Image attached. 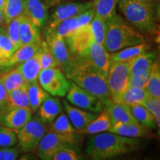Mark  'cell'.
<instances>
[{"label":"cell","mask_w":160,"mask_h":160,"mask_svg":"<svg viewBox=\"0 0 160 160\" xmlns=\"http://www.w3.org/2000/svg\"><path fill=\"white\" fill-rule=\"evenodd\" d=\"M3 24H5V15H4L3 9H0V27H1Z\"/></svg>","instance_id":"cell-48"},{"label":"cell","mask_w":160,"mask_h":160,"mask_svg":"<svg viewBox=\"0 0 160 160\" xmlns=\"http://www.w3.org/2000/svg\"><path fill=\"white\" fill-rule=\"evenodd\" d=\"M105 108V111L108 113L112 125L116 122L139 123L132 114L131 108L128 105L111 102Z\"/></svg>","instance_id":"cell-17"},{"label":"cell","mask_w":160,"mask_h":160,"mask_svg":"<svg viewBox=\"0 0 160 160\" xmlns=\"http://www.w3.org/2000/svg\"><path fill=\"white\" fill-rule=\"evenodd\" d=\"M119 0H93L92 8L95 15L107 22L117 14V7Z\"/></svg>","instance_id":"cell-27"},{"label":"cell","mask_w":160,"mask_h":160,"mask_svg":"<svg viewBox=\"0 0 160 160\" xmlns=\"http://www.w3.org/2000/svg\"><path fill=\"white\" fill-rule=\"evenodd\" d=\"M37 80L45 91L55 97H65L70 88V81L58 67L41 70Z\"/></svg>","instance_id":"cell-6"},{"label":"cell","mask_w":160,"mask_h":160,"mask_svg":"<svg viewBox=\"0 0 160 160\" xmlns=\"http://www.w3.org/2000/svg\"><path fill=\"white\" fill-rule=\"evenodd\" d=\"M57 67L59 68V65L57 59L50 49L47 42L42 41L41 55V70Z\"/></svg>","instance_id":"cell-39"},{"label":"cell","mask_w":160,"mask_h":160,"mask_svg":"<svg viewBox=\"0 0 160 160\" xmlns=\"http://www.w3.org/2000/svg\"><path fill=\"white\" fill-rule=\"evenodd\" d=\"M156 60V54L148 50L142 52L140 54L131 59L130 66V73L131 75L138 74L145 71L151 67Z\"/></svg>","instance_id":"cell-24"},{"label":"cell","mask_w":160,"mask_h":160,"mask_svg":"<svg viewBox=\"0 0 160 160\" xmlns=\"http://www.w3.org/2000/svg\"><path fill=\"white\" fill-rule=\"evenodd\" d=\"M139 145L137 138L124 137L105 131L90 137L86 153L93 159H108L134 151L139 148Z\"/></svg>","instance_id":"cell-2"},{"label":"cell","mask_w":160,"mask_h":160,"mask_svg":"<svg viewBox=\"0 0 160 160\" xmlns=\"http://www.w3.org/2000/svg\"><path fill=\"white\" fill-rule=\"evenodd\" d=\"M145 90L150 97L160 99V67L155 60L151 66V72Z\"/></svg>","instance_id":"cell-33"},{"label":"cell","mask_w":160,"mask_h":160,"mask_svg":"<svg viewBox=\"0 0 160 160\" xmlns=\"http://www.w3.org/2000/svg\"><path fill=\"white\" fill-rule=\"evenodd\" d=\"M131 61L115 62L110 67L106 82L113 102L119 103L123 93L128 88Z\"/></svg>","instance_id":"cell-5"},{"label":"cell","mask_w":160,"mask_h":160,"mask_svg":"<svg viewBox=\"0 0 160 160\" xmlns=\"http://www.w3.org/2000/svg\"><path fill=\"white\" fill-rule=\"evenodd\" d=\"M0 81L8 92L19 88L27 83L17 68L10 70L5 73H0Z\"/></svg>","instance_id":"cell-31"},{"label":"cell","mask_w":160,"mask_h":160,"mask_svg":"<svg viewBox=\"0 0 160 160\" xmlns=\"http://www.w3.org/2000/svg\"><path fill=\"white\" fill-rule=\"evenodd\" d=\"M90 23L77 27L65 37L66 44L71 54L82 53L95 42Z\"/></svg>","instance_id":"cell-11"},{"label":"cell","mask_w":160,"mask_h":160,"mask_svg":"<svg viewBox=\"0 0 160 160\" xmlns=\"http://www.w3.org/2000/svg\"><path fill=\"white\" fill-rule=\"evenodd\" d=\"M61 69H64L71 59V53L66 44L65 37H53L46 40Z\"/></svg>","instance_id":"cell-18"},{"label":"cell","mask_w":160,"mask_h":160,"mask_svg":"<svg viewBox=\"0 0 160 160\" xmlns=\"http://www.w3.org/2000/svg\"><path fill=\"white\" fill-rule=\"evenodd\" d=\"M41 55L42 47L34 56L28 60L19 64L17 68L27 83L37 81L38 76L41 71Z\"/></svg>","instance_id":"cell-19"},{"label":"cell","mask_w":160,"mask_h":160,"mask_svg":"<svg viewBox=\"0 0 160 160\" xmlns=\"http://www.w3.org/2000/svg\"><path fill=\"white\" fill-rule=\"evenodd\" d=\"M71 144L72 143L65 137L53 131H49L45 133L38 144L37 155L41 159L51 160L52 157L57 151Z\"/></svg>","instance_id":"cell-12"},{"label":"cell","mask_w":160,"mask_h":160,"mask_svg":"<svg viewBox=\"0 0 160 160\" xmlns=\"http://www.w3.org/2000/svg\"><path fill=\"white\" fill-rule=\"evenodd\" d=\"M17 142V131L5 127V126L0 125V147H12L15 145Z\"/></svg>","instance_id":"cell-40"},{"label":"cell","mask_w":160,"mask_h":160,"mask_svg":"<svg viewBox=\"0 0 160 160\" xmlns=\"http://www.w3.org/2000/svg\"><path fill=\"white\" fill-rule=\"evenodd\" d=\"M111 119L106 111L102 112L99 117H97L93 121L88 124L85 128L77 131L78 133H87V134H97L102 132L108 131L111 127Z\"/></svg>","instance_id":"cell-25"},{"label":"cell","mask_w":160,"mask_h":160,"mask_svg":"<svg viewBox=\"0 0 160 160\" xmlns=\"http://www.w3.org/2000/svg\"><path fill=\"white\" fill-rule=\"evenodd\" d=\"M8 98V91H6L5 86L0 81V108L5 106L7 103Z\"/></svg>","instance_id":"cell-45"},{"label":"cell","mask_w":160,"mask_h":160,"mask_svg":"<svg viewBox=\"0 0 160 160\" xmlns=\"http://www.w3.org/2000/svg\"><path fill=\"white\" fill-rule=\"evenodd\" d=\"M147 50H148V45L145 42L129 46L118 51L113 52L111 54V61L112 62L129 61Z\"/></svg>","instance_id":"cell-29"},{"label":"cell","mask_w":160,"mask_h":160,"mask_svg":"<svg viewBox=\"0 0 160 160\" xmlns=\"http://www.w3.org/2000/svg\"><path fill=\"white\" fill-rule=\"evenodd\" d=\"M52 123V122H51ZM51 131L62 136L72 144L75 142V130L67 116L62 113L56 118L51 126Z\"/></svg>","instance_id":"cell-23"},{"label":"cell","mask_w":160,"mask_h":160,"mask_svg":"<svg viewBox=\"0 0 160 160\" xmlns=\"http://www.w3.org/2000/svg\"><path fill=\"white\" fill-rule=\"evenodd\" d=\"M42 41V39L38 40L35 42H32L26 45H21L19 48L16 50L14 53L10 58L5 67H12L15 65L24 62L34 56L37 52L41 48Z\"/></svg>","instance_id":"cell-20"},{"label":"cell","mask_w":160,"mask_h":160,"mask_svg":"<svg viewBox=\"0 0 160 160\" xmlns=\"http://www.w3.org/2000/svg\"><path fill=\"white\" fill-rule=\"evenodd\" d=\"M143 106L147 108L153 114L155 118L156 123L158 129H159L160 126V99L149 97L144 102Z\"/></svg>","instance_id":"cell-41"},{"label":"cell","mask_w":160,"mask_h":160,"mask_svg":"<svg viewBox=\"0 0 160 160\" xmlns=\"http://www.w3.org/2000/svg\"><path fill=\"white\" fill-rule=\"evenodd\" d=\"M64 1H66V0H45V3L46 4V5L49 8L50 6L55 5H57V4L60 3L61 2H64Z\"/></svg>","instance_id":"cell-46"},{"label":"cell","mask_w":160,"mask_h":160,"mask_svg":"<svg viewBox=\"0 0 160 160\" xmlns=\"http://www.w3.org/2000/svg\"><path fill=\"white\" fill-rule=\"evenodd\" d=\"M137 1L142 2L148 4V5H159V0H137Z\"/></svg>","instance_id":"cell-47"},{"label":"cell","mask_w":160,"mask_h":160,"mask_svg":"<svg viewBox=\"0 0 160 160\" xmlns=\"http://www.w3.org/2000/svg\"><path fill=\"white\" fill-rule=\"evenodd\" d=\"M77 54L87 59L105 79L107 78L112 61L111 54L103 45L93 42L88 48Z\"/></svg>","instance_id":"cell-10"},{"label":"cell","mask_w":160,"mask_h":160,"mask_svg":"<svg viewBox=\"0 0 160 160\" xmlns=\"http://www.w3.org/2000/svg\"><path fill=\"white\" fill-rule=\"evenodd\" d=\"M39 28L23 15L19 25V36L21 44L26 45L41 39Z\"/></svg>","instance_id":"cell-22"},{"label":"cell","mask_w":160,"mask_h":160,"mask_svg":"<svg viewBox=\"0 0 160 160\" xmlns=\"http://www.w3.org/2000/svg\"><path fill=\"white\" fill-rule=\"evenodd\" d=\"M39 108V118L45 123L53 122L62 110L59 99L50 97L42 103Z\"/></svg>","instance_id":"cell-21"},{"label":"cell","mask_w":160,"mask_h":160,"mask_svg":"<svg viewBox=\"0 0 160 160\" xmlns=\"http://www.w3.org/2000/svg\"><path fill=\"white\" fill-rule=\"evenodd\" d=\"M62 102L66 113L68 116V119L73 127L77 129V131L85 128L91 122L97 117V113H93V112L90 113V112L83 111L81 108L73 107L65 99L63 100Z\"/></svg>","instance_id":"cell-16"},{"label":"cell","mask_w":160,"mask_h":160,"mask_svg":"<svg viewBox=\"0 0 160 160\" xmlns=\"http://www.w3.org/2000/svg\"><path fill=\"white\" fill-rule=\"evenodd\" d=\"M28 93L29 108L31 111H37L42 103L49 97V93L43 89L38 81L28 83Z\"/></svg>","instance_id":"cell-26"},{"label":"cell","mask_w":160,"mask_h":160,"mask_svg":"<svg viewBox=\"0 0 160 160\" xmlns=\"http://www.w3.org/2000/svg\"><path fill=\"white\" fill-rule=\"evenodd\" d=\"M77 27H79V25H78L77 16L68 18V19L62 22L57 26V28L53 33V34H52L50 37L48 38V39H46V40L49 39L50 38L53 37H65L66 36H68L69 33H71V32L74 29L77 28Z\"/></svg>","instance_id":"cell-38"},{"label":"cell","mask_w":160,"mask_h":160,"mask_svg":"<svg viewBox=\"0 0 160 160\" xmlns=\"http://www.w3.org/2000/svg\"><path fill=\"white\" fill-rule=\"evenodd\" d=\"M16 51L14 45L6 33L5 28H0V67L6 66Z\"/></svg>","instance_id":"cell-32"},{"label":"cell","mask_w":160,"mask_h":160,"mask_svg":"<svg viewBox=\"0 0 160 160\" xmlns=\"http://www.w3.org/2000/svg\"><path fill=\"white\" fill-rule=\"evenodd\" d=\"M24 16L41 28L47 22L48 7L41 0H25Z\"/></svg>","instance_id":"cell-14"},{"label":"cell","mask_w":160,"mask_h":160,"mask_svg":"<svg viewBox=\"0 0 160 160\" xmlns=\"http://www.w3.org/2000/svg\"><path fill=\"white\" fill-rule=\"evenodd\" d=\"M6 106L8 108H29V99L28 93V83L19 88L8 92Z\"/></svg>","instance_id":"cell-28"},{"label":"cell","mask_w":160,"mask_h":160,"mask_svg":"<svg viewBox=\"0 0 160 160\" xmlns=\"http://www.w3.org/2000/svg\"><path fill=\"white\" fill-rule=\"evenodd\" d=\"M46 128L45 122L39 117H33L17 131L19 147L25 152L35 151L43 136Z\"/></svg>","instance_id":"cell-7"},{"label":"cell","mask_w":160,"mask_h":160,"mask_svg":"<svg viewBox=\"0 0 160 160\" xmlns=\"http://www.w3.org/2000/svg\"><path fill=\"white\" fill-rule=\"evenodd\" d=\"M90 25L94 41L104 46L106 35V21L95 15L91 20Z\"/></svg>","instance_id":"cell-36"},{"label":"cell","mask_w":160,"mask_h":160,"mask_svg":"<svg viewBox=\"0 0 160 160\" xmlns=\"http://www.w3.org/2000/svg\"><path fill=\"white\" fill-rule=\"evenodd\" d=\"M91 2H70L62 4L52 11L46 22V39L51 37L57 26L64 20L75 17L91 8Z\"/></svg>","instance_id":"cell-8"},{"label":"cell","mask_w":160,"mask_h":160,"mask_svg":"<svg viewBox=\"0 0 160 160\" xmlns=\"http://www.w3.org/2000/svg\"><path fill=\"white\" fill-rule=\"evenodd\" d=\"M150 97L145 88L128 87L123 93L119 103H123L129 107L137 105H142L144 102Z\"/></svg>","instance_id":"cell-30"},{"label":"cell","mask_w":160,"mask_h":160,"mask_svg":"<svg viewBox=\"0 0 160 160\" xmlns=\"http://www.w3.org/2000/svg\"><path fill=\"white\" fill-rule=\"evenodd\" d=\"M70 103L83 110L99 113L103 109V104L98 98L70 80V88L67 93Z\"/></svg>","instance_id":"cell-9"},{"label":"cell","mask_w":160,"mask_h":160,"mask_svg":"<svg viewBox=\"0 0 160 160\" xmlns=\"http://www.w3.org/2000/svg\"><path fill=\"white\" fill-rule=\"evenodd\" d=\"M81 159L74 150L70 148L69 147H65L59 151H57L51 158V160H79Z\"/></svg>","instance_id":"cell-43"},{"label":"cell","mask_w":160,"mask_h":160,"mask_svg":"<svg viewBox=\"0 0 160 160\" xmlns=\"http://www.w3.org/2000/svg\"><path fill=\"white\" fill-rule=\"evenodd\" d=\"M131 110L132 114L136 119L142 125L151 129H155L157 128L155 118L152 113L142 105H137L131 106Z\"/></svg>","instance_id":"cell-34"},{"label":"cell","mask_w":160,"mask_h":160,"mask_svg":"<svg viewBox=\"0 0 160 160\" xmlns=\"http://www.w3.org/2000/svg\"><path fill=\"white\" fill-rule=\"evenodd\" d=\"M25 0H6L4 6L3 12L5 18V24L9 22L12 19L25 13Z\"/></svg>","instance_id":"cell-35"},{"label":"cell","mask_w":160,"mask_h":160,"mask_svg":"<svg viewBox=\"0 0 160 160\" xmlns=\"http://www.w3.org/2000/svg\"><path fill=\"white\" fill-rule=\"evenodd\" d=\"M6 0H0V9H3L5 5Z\"/></svg>","instance_id":"cell-49"},{"label":"cell","mask_w":160,"mask_h":160,"mask_svg":"<svg viewBox=\"0 0 160 160\" xmlns=\"http://www.w3.org/2000/svg\"><path fill=\"white\" fill-rule=\"evenodd\" d=\"M0 113V124L9 128L19 131L32 118V111L28 108H8L5 105Z\"/></svg>","instance_id":"cell-13"},{"label":"cell","mask_w":160,"mask_h":160,"mask_svg":"<svg viewBox=\"0 0 160 160\" xmlns=\"http://www.w3.org/2000/svg\"><path fill=\"white\" fill-rule=\"evenodd\" d=\"M151 72V67L146 70L145 71L138 73V74L131 75L130 77L129 87L139 88H145L148 82L150 75Z\"/></svg>","instance_id":"cell-42"},{"label":"cell","mask_w":160,"mask_h":160,"mask_svg":"<svg viewBox=\"0 0 160 160\" xmlns=\"http://www.w3.org/2000/svg\"><path fill=\"white\" fill-rule=\"evenodd\" d=\"M145 39L121 16L115 14L106 22L104 47L108 52L118 51L129 46L145 42Z\"/></svg>","instance_id":"cell-4"},{"label":"cell","mask_w":160,"mask_h":160,"mask_svg":"<svg viewBox=\"0 0 160 160\" xmlns=\"http://www.w3.org/2000/svg\"><path fill=\"white\" fill-rule=\"evenodd\" d=\"M118 8L126 21L142 34L154 36L158 33L157 5L137 0H119Z\"/></svg>","instance_id":"cell-3"},{"label":"cell","mask_w":160,"mask_h":160,"mask_svg":"<svg viewBox=\"0 0 160 160\" xmlns=\"http://www.w3.org/2000/svg\"><path fill=\"white\" fill-rule=\"evenodd\" d=\"M22 17L23 15L20 16V17L15 18V19L10 21L9 22L5 24L6 33H7L10 39L11 40L12 43L14 45L16 50L19 48L22 45L19 36V25Z\"/></svg>","instance_id":"cell-37"},{"label":"cell","mask_w":160,"mask_h":160,"mask_svg":"<svg viewBox=\"0 0 160 160\" xmlns=\"http://www.w3.org/2000/svg\"><path fill=\"white\" fill-rule=\"evenodd\" d=\"M109 132L124 137L133 138H152L154 137L151 129L145 125L138 123L116 122L108 129Z\"/></svg>","instance_id":"cell-15"},{"label":"cell","mask_w":160,"mask_h":160,"mask_svg":"<svg viewBox=\"0 0 160 160\" xmlns=\"http://www.w3.org/2000/svg\"><path fill=\"white\" fill-rule=\"evenodd\" d=\"M17 148H2L0 149V160H15L19 157Z\"/></svg>","instance_id":"cell-44"},{"label":"cell","mask_w":160,"mask_h":160,"mask_svg":"<svg viewBox=\"0 0 160 160\" xmlns=\"http://www.w3.org/2000/svg\"><path fill=\"white\" fill-rule=\"evenodd\" d=\"M62 71L68 79L96 96L103 105L112 102L106 79L82 56L71 54L69 63Z\"/></svg>","instance_id":"cell-1"}]
</instances>
